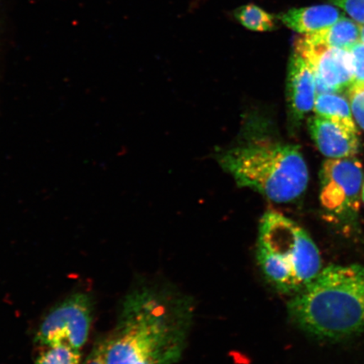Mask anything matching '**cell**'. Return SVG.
Returning a JSON list of instances; mask_svg holds the SVG:
<instances>
[{"mask_svg": "<svg viewBox=\"0 0 364 364\" xmlns=\"http://www.w3.org/2000/svg\"><path fill=\"white\" fill-rule=\"evenodd\" d=\"M83 364H106V339L97 341Z\"/></svg>", "mask_w": 364, "mask_h": 364, "instance_id": "cell-18", "label": "cell"}, {"mask_svg": "<svg viewBox=\"0 0 364 364\" xmlns=\"http://www.w3.org/2000/svg\"><path fill=\"white\" fill-rule=\"evenodd\" d=\"M92 313L88 294H72L44 318L36 331V343L41 347L66 344L80 351L88 339Z\"/></svg>", "mask_w": 364, "mask_h": 364, "instance_id": "cell-5", "label": "cell"}, {"mask_svg": "<svg viewBox=\"0 0 364 364\" xmlns=\"http://www.w3.org/2000/svg\"><path fill=\"white\" fill-rule=\"evenodd\" d=\"M360 42L364 45V24L360 26Z\"/></svg>", "mask_w": 364, "mask_h": 364, "instance_id": "cell-19", "label": "cell"}, {"mask_svg": "<svg viewBox=\"0 0 364 364\" xmlns=\"http://www.w3.org/2000/svg\"><path fill=\"white\" fill-rule=\"evenodd\" d=\"M291 320L324 339L348 338L364 331V267L329 266L294 294Z\"/></svg>", "mask_w": 364, "mask_h": 364, "instance_id": "cell-2", "label": "cell"}, {"mask_svg": "<svg viewBox=\"0 0 364 364\" xmlns=\"http://www.w3.org/2000/svg\"><path fill=\"white\" fill-rule=\"evenodd\" d=\"M317 116L338 122L349 129L358 130L349 104L344 97L336 94L316 95L315 107Z\"/></svg>", "mask_w": 364, "mask_h": 364, "instance_id": "cell-12", "label": "cell"}, {"mask_svg": "<svg viewBox=\"0 0 364 364\" xmlns=\"http://www.w3.org/2000/svg\"><path fill=\"white\" fill-rule=\"evenodd\" d=\"M218 163L240 186L257 191L272 202L294 201L307 188L308 167L296 145L252 139L225 150Z\"/></svg>", "mask_w": 364, "mask_h": 364, "instance_id": "cell-3", "label": "cell"}, {"mask_svg": "<svg viewBox=\"0 0 364 364\" xmlns=\"http://www.w3.org/2000/svg\"><path fill=\"white\" fill-rule=\"evenodd\" d=\"M308 127L316 147L326 157L351 158L358 153V130L317 115L309 118Z\"/></svg>", "mask_w": 364, "mask_h": 364, "instance_id": "cell-9", "label": "cell"}, {"mask_svg": "<svg viewBox=\"0 0 364 364\" xmlns=\"http://www.w3.org/2000/svg\"><path fill=\"white\" fill-rule=\"evenodd\" d=\"M289 29L304 35L328 28L340 19L341 13L331 6H315L291 9L277 16Z\"/></svg>", "mask_w": 364, "mask_h": 364, "instance_id": "cell-10", "label": "cell"}, {"mask_svg": "<svg viewBox=\"0 0 364 364\" xmlns=\"http://www.w3.org/2000/svg\"><path fill=\"white\" fill-rule=\"evenodd\" d=\"M316 98L315 73L307 59L294 50L287 78V102L291 118L300 122L313 110Z\"/></svg>", "mask_w": 364, "mask_h": 364, "instance_id": "cell-8", "label": "cell"}, {"mask_svg": "<svg viewBox=\"0 0 364 364\" xmlns=\"http://www.w3.org/2000/svg\"><path fill=\"white\" fill-rule=\"evenodd\" d=\"M362 198H363V200L364 202V184H363V189H362Z\"/></svg>", "mask_w": 364, "mask_h": 364, "instance_id": "cell-20", "label": "cell"}, {"mask_svg": "<svg viewBox=\"0 0 364 364\" xmlns=\"http://www.w3.org/2000/svg\"><path fill=\"white\" fill-rule=\"evenodd\" d=\"M331 2L343 9L359 24H364V0H331Z\"/></svg>", "mask_w": 364, "mask_h": 364, "instance_id": "cell-16", "label": "cell"}, {"mask_svg": "<svg viewBox=\"0 0 364 364\" xmlns=\"http://www.w3.org/2000/svg\"><path fill=\"white\" fill-rule=\"evenodd\" d=\"M363 181V166L358 159H327L321 172L323 206L336 213L357 210Z\"/></svg>", "mask_w": 364, "mask_h": 364, "instance_id": "cell-7", "label": "cell"}, {"mask_svg": "<svg viewBox=\"0 0 364 364\" xmlns=\"http://www.w3.org/2000/svg\"><path fill=\"white\" fill-rule=\"evenodd\" d=\"M302 38L309 43L350 50L355 44L360 42V26L348 18L341 16L328 28L314 34L304 35Z\"/></svg>", "mask_w": 364, "mask_h": 364, "instance_id": "cell-11", "label": "cell"}, {"mask_svg": "<svg viewBox=\"0 0 364 364\" xmlns=\"http://www.w3.org/2000/svg\"><path fill=\"white\" fill-rule=\"evenodd\" d=\"M35 364H80L81 353L66 344L43 346Z\"/></svg>", "mask_w": 364, "mask_h": 364, "instance_id": "cell-14", "label": "cell"}, {"mask_svg": "<svg viewBox=\"0 0 364 364\" xmlns=\"http://www.w3.org/2000/svg\"><path fill=\"white\" fill-rule=\"evenodd\" d=\"M294 50L306 58L315 73L316 95L336 94L354 85L353 63L349 50L296 40Z\"/></svg>", "mask_w": 364, "mask_h": 364, "instance_id": "cell-6", "label": "cell"}, {"mask_svg": "<svg viewBox=\"0 0 364 364\" xmlns=\"http://www.w3.org/2000/svg\"><path fill=\"white\" fill-rule=\"evenodd\" d=\"M233 15L240 25L254 31H272L277 28L279 18L272 14L264 11L256 4H249L240 6L234 11Z\"/></svg>", "mask_w": 364, "mask_h": 364, "instance_id": "cell-13", "label": "cell"}, {"mask_svg": "<svg viewBox=\"0 0 364 364\" xmlns=\"http://www.w3.org/2000/svg\"><path fill=\"white\" fill-rule=\"evenodd\" d=\"M194 311L192 299L175 290L132 291L106 338V364L176 363L188 344Z\"/></svg>", "mask_w": 364, "mask_h": 364, "instance_id": "cell-1", "label": "cell"}, {"mask_svg": "<svg viewBox=\"0 0 364 364\" xmlns=\"http://www.w3.org/2000/svg\"><path fill=\"white\" fill-rule=\"evenodd\" d=\"M349 51L353 57L354 85H364V45L359 42Z\"/></svg>", "mask_w": 364, "mask_h": 364, "instance_id": "cell-17", "label": "cell"}, {"mask_svg": "<svg viewBox=\"0 0 364 364\" xmlns=\"http://www.w3.org/2000/svg\"><path fill=\"white\" fill-rule=\"evenodd\" d=\"M257 258L267 280L284 294L298 293L321 268L320 253L307 232L275 211L266 213L260 222Z\"/></svg>", "mask_w": 364, "mask_h": 364, "instance_id": "cell-4", "label": "cell"}, {"mask_svg": "<svg viewBox=\"0 0 364 364\" xmlns=\"http://www.w3.org/2000/svg\"><path fill=\"white\" fill-rule=\"evenodd\" d=\"M354 119L364 130V85H354L348 90Z\"/></svg>", "mask_w": 364, "mask_h": 364, "instance_id": "cell-15", "label": "cell"}]
</instances>
